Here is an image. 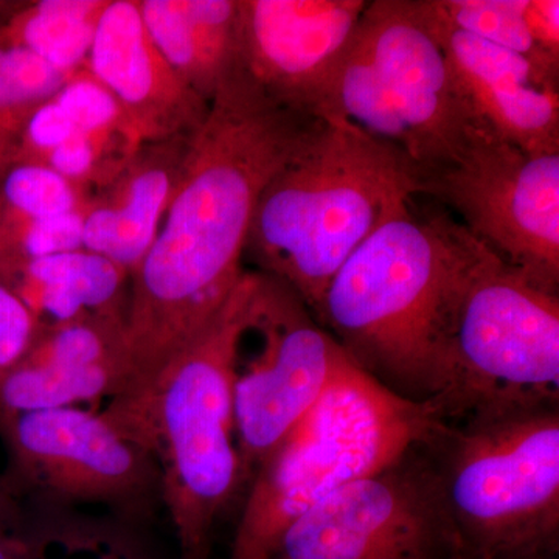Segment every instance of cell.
Segmentation results:
<instances>
[{"label":"cell","mask_w":559,"mask_h":559,"mask_svg":"<svg viewBox=\"0 0 559 559\" xmlns=\"http://www.w3.org/2000/svg\"><path fill=\"white\" fill-rule=\"evenodd\" d=\"M320 117L267 97L235 62L190 135L179 183L127 305L130 399L229 300L245 274L261 191L318 128Z\"/></svg>","instance_id":"6da1fadb"},{"label":"cell","mask_w":559,"mask_h":559,"mask_svg":"<svg viewBox=\"0 0 559 559\" xmlns=\"http://www.w3.org/2000/svg\"><path fill=\"white\" fill-rule=\"evenodd\" d=\"M128 278L119 264L79 249L24 264L0 285L24 301L43 329L97 312H127Z\"/></svg>","instance_id":"e0dca14e"},{"label":"cell","mask_w":559,"mask_h":559,"mask_svg":"<svg viewBox=\"0 0 559 559\" xmlns=\"http://www.w3.org/2000/svg\"><path fill=\"white\" fill-rule=\"evenodd\" d=\"M364 0H238L237 62L267 97L330 119Z\"/></svg>","instance_id":"4fadbf2b"},{"label":"cell","mask_w":559,"mask_h":559,"mask_svg":"<svg viewBox=\"0 0 559 559\" xmlns=\"http://www.w3.org/2000/svg\"><path fill=\"white\" fill-rule=\"evenodd\" d=\"M414 180L417 194L454 210L474 238L559 296V154L528 156L480 128L459 160Z\"/></svg>","instance_id":"8fae6325"},{"label":"cell","mask_w":559,"mask_h":559,"mask_svg":"<svg viewBox=\"0 0 559 559\" xmlns=\"http://www.w3.org/2000/svg\"><path fill=\"white\" fill-rule=\"evenodd\" d=\"M142 145L128 132H76L46 167L92 197L119 176Z\"/></svg>","instance_id":"cb8c5ba5"},{"label":"cell","mask_w":559,"mask_h":559,"mask_svg":"<svg viewBox=\"0 0 559 559\" xmlns=\"http://www.w3.org/2000/svg\"><path fill=\"white\" fill-rule=\"evenodd\" d=\"M452 293L450 213H417L411 198L331 280L318 322L371 381L452 417L463 411Z\"/></svg>","instance_id":"7a4b0ae2"},{"label":"cell","mask_w":559,"mask_h":559,"mask_svg":"<svg viewBox=\"0 0 559 559\" xmlns=\"http://www.w3.org/2000/svg\"><path fill=\"white\" fill-rule=\"evenodd\" d=\"M108 5L109 0H39L10 17L0 44L31 51L70 75L86 66Z\"/></svg>","instance_id":"d6986e66"},{"label":"cell","mask_w":559,"mask_h":559,"mask_svg":"<svg viewBox=\"0 0 559 559\" xmlns=\"http://www.w3.org/2000/svg\"><path fill=\"white\" fill-rule=\"evenodd\" d=\"M24 510L0 476V559H20Z\"/></svg>","instance_id":"f1b7e54d"},{"label":"cell","mask_w":559,"mask_h":559,"mask_svg":"<svg viewBox=\"0 0 559 559\" xmlns=\"http://www.w3.org/2000/svg\"><path fill=\"white\" fill-rule=\"evenodd\" d=\"M259 272L245 271L212 320L153 382L102 412L159 465L178 559H212L219 522L242 499L235 429V362Z\"/></svg>","instance_id":"3957f363"},{"label":"cell","mask_w":559,"mask_h":559,"mask_svg":"<svg viewBox=\"0 0 559 559\" xmlns=\"http://www.w3.org/2000/svg\"><path fill=\"white\" fill-rule=\"evenodd\" d=\"M20 559H162L148 525L109 513L21 503Z\"/></svg>","instance_id":"ac0fdd59"},{"label":"cell","mask_w":559,"mask_h":559,"mask_svg":"<svg viewBox=\"0 0 559 559\" xmlns=\"http://www.w3.org/2000/svg\"><path fill=\"white\" fill-rule=\"evenodd\" d=\"M433 9L455 31L520 53L559 79V61L533 43L524 21V0H432Z\"/></svg>","instance_id":"44dd1931"},{"label":"cell","mask_w":559,"mask_h":559,"mask_svg":"<svg viewBox=\"0 0 559 559\" xmlns=\"http://www.w3.org/2000/svg\"><path fill=\"white\" fill-rule=\"evenodd\" d=\"M66 73L17 47L0 44V183L16 165L25 124L61 90Z\"/></svg>","instance_id":"ffe728a7"},{"label":"cell","mask_w":559,"mask_h":559,"mask_svg":"<svg viewBox=\"0 0 559 559\" xmlns=\"http://www.w3.org/2000/svg\"><path fill=\"white\" fill-rule=\"evenodd\" d=\"M425 440L312 507L290 525L271 559H459Z\"/></svg>","instance_id":"7c38bea8"},{"label":"cell","mask_w":559,"mask_h":559,"mask_svg":"<svg viewBox=\"0 0 559 559\" xmlns=\"http://www.w3.org/2000/svg\"><path fill=\"white\" fill-rule=\"evenodd\" d=\"M454 248L451 344L463 411L507 395L559 396V296L450 219Z\"/></svg>","instance_id":"ba28073f"},{"label":"cell","mask_w":559,"mask_h":559,"mask_svg":"<svg viewBox=\"0 0 559 559\" xmlns=\"http://www.w3.org/2000/svg\"><path fill=\"white\" fill-rule=\"evenodd\" d=\"M53 100L79 132H128L138 139L119 102L87 66L70 73Z\"/></svg>","instance_id":"d4e9b609"},{"label":"cell","mask_w":559,"mask_h":559,"mask_svg":"<svg viewBox=\"0 0 559 559\" xmlns=\"http://www.w3.org/2000/svg\"><path fill=\"white\" fill-rule=\"evenodd\" d=\"M430 14L474 117L528 156L559 154V79L514 51L450 27Z\"/></svg>","instance_id":"5bb4252c"},{"label":"cell","mask_w":559,"mask_h":559,"mask_svg":"<svg viewBox=\"0 0 559 559\" xmlns=\"http://www.w3.org/2000/svg\"><path fill=\"white\" fill-rule=\"evenodd\" d=\"M248 333L259 344L250 349L240 340L234 382L242 496L257 471L314 407L347 360L299 294L261 272Z\"/></svg>","instance_id":"30bf717a"},{"label":"cell","mask_w":559,"mask_h":559,"mask_svg":"<svg viewBox=\"0 0 559 559\" xmlns=\"http://www.w3.org/2000/svg\"><path fill=\"white\" fill-rule=\"evenodd\" d=\"M415 197L399 151L348 121L322 120L261 191L245 255L318 319L337 271Z\"/></svg>","instance_id":"277c9868"},{"label":"cell","mask_w":559,"mask_h":559,"mask_svg":"<svg viewBox=\"0 0 559 559\" xmlns=\"http://www.w3.org/2000/svg\"><path fill=\"white\" fill-rule=\"evenodd\" d=\"M524 21L536 47L559 61L558 0H524Z\"/></svg>","instance_id":"83f0119b"},{"label":"cell","mask_w":559,"mask_h":559,"mask_svg":"<svg viewBox=\"0 0 559 559\" xmlns=\"http://www.w3.org/2000/svg\"><path fill=\"white\" fill-rule=\"evenodd\" d=\"M459 559H559V396L507 395L425 440Z\"/></svg>","instance_id":"5b68a950"},{"label":"cell","mask_w":559,"mask_h":559,"mask_svg":"<svg viewBox=\"0 0 559 559\" xmlns=\"http://www.w3.org/2000/svg\"><path fill=\"white\" fill-rule=\"evenodd\" d=\"M190 135L143 143L116 179L92 194L83 249L128 272L148 252L178 187Z\"/></svg>","instance_id":"2e32d148"},{"label":"cell","mask_w":559,"mask_h":559,"mask_svg":"<svg viewBox=\"0 0 559 559\" xmlns=\"http://www.w3.org/2000/svg\"><path fill=\"white\" fill-rule=\"evenodd\" d=\"M90 194L36 165H17L0 183V229L86 209Z\"/></svg>","instance_id":"603a6c76"},{"label":"cell","mask_w":559,"mask_h":559,"mask_svg":"<svg viewBox=\"0 0 559 559\" xmlns=\"http://www.w3.org/2000/svg\"><path fill=\"white\" fill-rule=\"evenodd\" d=\"M38 323L24 301L0 285V370L13 366L35 340Z\"/></svg>","instance_id":"4316f807"},{"label":"cell","mask_w":559,"mask_h":559,"mask_svg":"<svg viewBox=\"0 0 559 559\" xmlns=\"http://www.w3.org/2000/svg\"><path fill=\"white\" fill-rule=\"evenodd\" d=\"M330 119L399 151L414 179L459 160L487 128L460 91L428 0L367 3L337 73Z\"/></svg>","instance_id":"52a82bcc"},{"label":"cell","mask_w":559,"mask_h":559,"mask_svg":"<svg viewBox=\"0 0 559 559\" xmlns=\"http://www.w3.org/2000/svg\"><path fill=\"white\" fill-rule=\"evenodd\" d=\"M76 132L79 131L66 116L64 110L51 98L40 105L25 124L14 167L17 165L46 167L55 151L61 148Z\"/></svg>","instance_id":"484cf974"},{"label":"cell","mask_w":559,"mask_h":559,"mask_svg":"<svg viewBox=\"0 0 559 559\" xmlns=\"http://www.w3.org/2000/svg\"><path fill=\"white\" fill-rule=\"evenodd\" d=\"M3 485L21 503L103 509L150 525L162 507L156 459L103 414L61 407L0 418Z\"/></svg>","instance_id":"9c48e42d"},{"label":"cell","mask_w":559,"mask_h":559,"mask_svg":"<svg viewBox=\"0 0 559 559\" xmlns=\"http://www.w3.org/2000/svg\"><path fill=\"white\" fill-rule=\"evenodd\" d=\"M142 143L193 134L210 103L180 79L143 24L138 0H109L86 62Z\"/></svg>","instance_id":"9a60e30c"},{"label":"cell","mask_w":559,"mask_h":559,"mask_svg":"<svg viewBox=\"0 0 559 559\" xmlns=\"http://www.w3.org/2000/svg\"><path fill=\"white\" fill-rule=\"evenodd\" d=\"M143 24L165 61L205 102L212 103L221 81L210 69L182 0H138Z\"/></svg>","instance_id":"7402d4cb"},{"label":"cell","mask_w":559,"mask_h":559,"mask_svg":"<svg viewBox=\"0 0 559 559\" xmlns=\"http://www.w3.org/2000/svg\"><path fill=\"white\" fill-rule=\"evenodd\" d=\"M441 412L396 399L349 360L257 471L226 559H271L290 525L331 492L425 440Z\"/></svg>","instance_id":"8992f818"}]
</instances>
